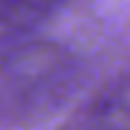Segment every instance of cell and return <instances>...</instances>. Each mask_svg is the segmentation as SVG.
<instances>
[{"mask_svg": "<svg viewBox=\"0 0 130 130\" xmlns=\"http://www.w3.org/2000/svg\"><path fill=\"white\" fill-rule=\"evenodd\" d=\"M67 0H0V46L46 23Z\"/></svg>", "mask_w": 130, "mask_h": 130, "instance_id": "7a4b0ae2", "label": "cell"}, {"mask_svg": "<svg viewBox=\"0 0 130 130\" xmlns=\"http://www.w3.org/2000/svg\"><path fill=\"white\" fill-rule=\"evenodd\" d=\"M77 61L56 43L15 46L0 59V127L21 130L54 115L77 87Z\"/></svg>", "mask_w": 130, "mask_h": 130, "instance_id": "6da1fadb", "label": "cell"}, {"mask_svg": "<svg viewBox=\"0 0 130 130\" xmlns=\"http://www.w3.org/2000/svg\"><path fill=\"white\" fill-rule=\"evenodd\" d=\"M94 117L102 130L130 127V79H120L107 87L94 102Z\"/></svg>", "mask_w": 130, "mask_h": 130, "instance_id": "3957f363", "label": "cell"}]
</instances>
